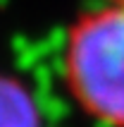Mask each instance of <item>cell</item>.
Wrapping results in <instances>:
<instances>
[{
	"label": "cell",
	"instance_id": "1",
	"mask_svg": "<svg viewBox=\"0 0 124 127\" xmlns=\"http://www.w3.org/2000/svg\"><path fill=\"white\" fill-rule=\"evenodd\" d=\"M62 74L72 98L103 127H124V7L88 10L69 29Z\"/></svg>",
	"mask_w": 124,
	"mask_h": 127
},
{
	"label": "cell",
	"instance_id": "2",
	"mask_svg": "<svg viewBox=\"0 0 124 127\" xmlns=\"http://www.w3.org/2000/svg\"><path fill=\"white\" fill-rule=\"evenodd\" d=\"M0 127H43L36 94L21 79L0 72Z\"/></svg>",
	"mask_w": 124,
	"mask_h": 127
},
{
	"label": "cell",
	"instance_id": "3",
	"mask_svg": "<svg viewBox=\"0 0 124 127\" xmlns=\"http://www.w3.org/2000/svg\"><path fill=\"white\" fill-rule=\"evenodd\" d=\"M107 2H115V5H122L124 7V0H107Z\"/></svg>",
	"mask_w": 124,
	"mask_h": 127
}]
</instances>
